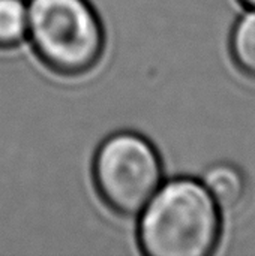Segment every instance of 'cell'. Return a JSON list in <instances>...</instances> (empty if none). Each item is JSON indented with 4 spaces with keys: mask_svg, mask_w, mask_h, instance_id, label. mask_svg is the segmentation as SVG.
<instances>
[{
    "mask_svg": "<svg viewBox=\"0 0 255 256\" xmlns=\"http://www.w3.org/2000/svg\"><path fill=\"white\" fill-rule=\"evenodd\" d=\"M51 74L81 78L101 63L107 36L90 0H27V40Z\"/></svg>",
    "mask_w": 255,
    "mask_h": 256,
    "instance_id": "2",
    "label": "cell"
},
{
    "mask_svg": "<svg viewBox=\"0 0 255 256\" xmlns=\"http://www.w3.org/2000/svg\"><path fill=\"white\" fill-rule=\"evenodd\" d=\"M228 52L234 68L255 81V10L248 9L234 21L228 38Z\"/></svg>",
    "mask_w": 255,
    "mask_h": 256,
    "instance_id": "5",
    "label": "cell"
},
{
    "mask_svg": "<svg viewBox=\"0 0 255 256\" xmlns=\"http://www.w3.org/2000/svg\"><path fill=\"white\" fill-rule=\"evenodd\" d=\"M243 8L246 9H251V10H255V0H237Z\"/></svg>",
    "mask_w": 255,
    "mask_h": 256,
    "instance_id": "7",
    "label": "cell"
},
{
    "mask_svg": "<svg viewBox=\"0 0 255 256\" xmlns=\"http://www.w3.org/2000/svg\"><path fill=\"white\" fill-rule=\"evenodd\" d=\"M200 180L222 212L237 210L248 196V178L233 162L221 160L209 165Z\"/></svg>",
    "mask_w": 255,
    "mask_h": 256,
    "instance_id": "4",
    "label": "cell"
},
{
    "mask_svg": "<svg viewBox=\"0 0 255 256\" xmlns=\"http://www.w3.org/2000/svg\"><path fill=\"white\" fill-rule=\"evenodd\" d=\"M27 40V0H0V51L17 50Z\"/></svg>",
    "mask_w": 255,
    "mask_h": 256,
    "instance_id": "6",
    "label": "cell"
},
{
    "mask_svg": "<svg viewBox=\"0 0 255 256\" xmlns=\"http://www.w3.org/2000/svg\"><path fill=\"white\" fill-rule=\"evenodd\" d=\"M164 180V162L156 146L135 130L108 135L93 154L96 195L119 218H137Z\"/></svg>",
    "mask_w": 255,
    "mask_h": 256,
    "instance_id": "3",
    "label": "cell"
},
{
    "mask_svg": "<svg viewBox=\"0 0 255 256\" xmlns=\"http://www.w3.org/2000/svg\"><path fill=\"white\" fill-rule=\"evenodd\" d=\"M222 210L201 180H164L137 219V244L147 256H210L222 238Z\"/></svg>",
    "mask_w": 255,
    "mask_h": 256,
    "instance_id": "1",
    "label": "cell"
}]
</instances>
